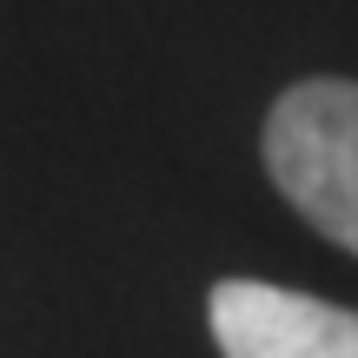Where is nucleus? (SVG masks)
<instances>
[{
    "label": "nucleus",
    "instance_id": "nucleus-2",
    "mask_svg": "<svg viewBox=\"0 0 358 358\" xmlns=\"http://www.w3.org/2000/svg\"><path fill=\"white\" fill-rule=\"evenodd\" d=\"M213 338L226 358H358V312L259 279L213 292Z\"/></svg>",
    "mask_w": 358,
    "mask_h": 358
},
{
    "label": "nucleus",
    "instance_id": "nucleus-1",
    "mask_svg": "<svg viewBox=\"0 0 358 358\" xmlns=\"http://www.w3.org/2000/svg\"><path fill=\"white\" fill-rule=\"evenodd\" d=\"M266 173L332 245L358 252V87L306 80L266 120Z\"/></svg>",
    "mask_w": 358,
    "mask_h": 358
}]
</instances>
